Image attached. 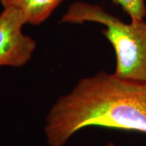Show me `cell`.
Masks as SVG:
<instances>
[{
  "label": "cell",
  "instance_id": "obj_1",
  "mask_svg": "<svg viewBox=\"0 0 146 146\" xmlns=\"http://www.w3.org/2000/svg\"><path fill=\"white\" fill-rule=\"evenodd\" d=\"M89 127L146 134V82L126 80L106 71L80 79L53 104L44 132L49 145L64 146Z\"/></svg>",
  "mask_w": 146,
  "mask_h": 146
},
{
  "label": "cell",
  "instance_id": "obj_2",
  "mask_svg": "<svg viewBox=\"0 0 146 146\" xmlns=\"http://www.w3.org/2000/svg\"><path fill=\"white\" fill-rule=\"evenodd\" d=\"M60 23L103 25L102 33L115 54L114 74L126 80L146 82L145 19L126 23L98 4L76 1L69 5Z\"/></svg>",
  "mask_w": 146,
  "mask_h": 146
},
{
  "label": "cell",
  "instance_id": "obj_3",
  "mask_svg": "<svg viewBox=\"0 0 146 146\" xmlns=\"http://www.w3.org/2000/svg\"><path fill=\"white\" fill-rule=\"evenodd\" d=\"M26 24L18 11L3 8L0 13V67L21 68L31 59L36 43L23 33Z\"/></svg>",
  "mask_w": 146,
  "mask_h": 146
},
{
  "label": "cell",
  "instance_id": "obj_4",
  "mask_svg": "<svg viewBox=\"0 0 146 146\" xmlns=\"http://www.w3.org/2000/svg\"><path fill=\"white\" fill-rule=\"evenodd\" d=\"M63 0H0L3 8L20 11L27 24L38 25L48 20Z\"/></svg>",
  "mask_w": 146,
  "mask_h": 146
},
{
  "label": "cell",
  "instance_id": "obj_5",
  "mask_svg": "<svg viewBox=\"0 0 146 146\" xmlns=\"http://www.w3.org/2000/svg\"><path fill=\"white\" fill-rule=\"evenodd\" d=\"M119 6L131 21L145 20L146 17V0H110Z\"/></svg>",
  "mask_w": 146,
  "mask_h": 146
},
{
  "label": "cell",
  "instance_id": "obj_6",
  "mask_svg": "<svg viewBox=\"0 0 146 146\" xmlns=\"http://www.w3.org/2000/svg\"><path fill=\"white\" fill-rule=\"evenodd\" d=\"M106 146H116V145H115L114 144V143H113V142H109V143H107Z\"/></svg>",
  "mask_w": 146,
  "mask_h": 146
}]
</instances>
